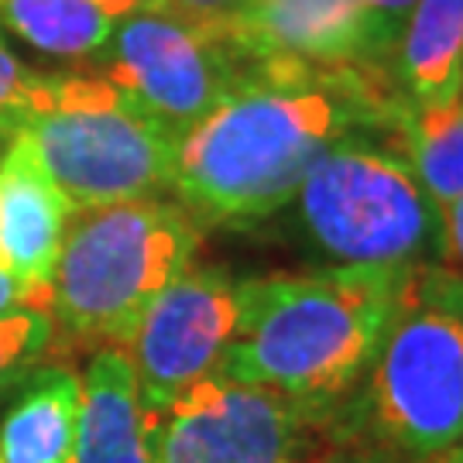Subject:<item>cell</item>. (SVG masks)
Masks as SVG:
<instances>
[{"instance_id": "obj_1", "label": "cell", "mask_w": 463, "mask_h": 463, "mask_svg": "<svg viewBox=\"0 0 463 463\" xmlns=\"http://www.w3.org/2000/svg\"><path fill=\"white\" fill-rule=\"evenodd\" d=\"M409 99L388 69L250 62L231 93L179 134L175 203L206 223H254L285 210L319 155L350 134L384 131Z\"/></svg>"}, {"instance_id": "obj_2", "label": "cell", "mask_w": 463, "mask_h": 463, "mask_svg": "<svg viewBox=\"0 0 463 463\" xmlns=\"http://www.w3.org/2000/svg\"><path fill=\"white\" fill-rule=\"evenodd\" d=\"M409 268L330 265L248 279L244 326L220 374L281 392L333 422L378 357Z\"/></svg>"}, {"instance_id": "obj_3", "label": "cell", "mask_w": 463, "mask_h": 463, "mask_svg": "<svg viewBox=\"0 0 463 463\" xmlns=\"http://www.w3.org/2000/svg\"><path fill=\"white\" fill-rule=\"evenodd\" d=\"M199 231L196 220L165 196L69 216L49 281L55 344L128 347L151 298L193 265Z\"/></svg>"}, {"instance_id": "obj_4", "label": "cell", "mask_w": 463, "mask_h": 463, "mask_svg": "<svg viewBox=\"0 0 463 463\" xmlns=\"http://www.w3.org/2000/svg\"><path fill=\"white\" fill-rule=\"evenodd\" d=\"M357 430L412 463L463 447V279L412 265L378 357L361 381Z\"/></svg>"}, {"instance_id": "obj_5", "label": "cell", "mask_w": 463, "mask_h": 463, "mask_svg": "<svg viewBox=\"0 0 463 463\" xmlns=\"http://www.w3.org/2000/svg\"><path fill=\"white\" fill-rule=\"evenodd\" d=\"M17 141L72 213L165 196L179 134L134 107L97 72L45 76Z\"/></svg>"}, {"instance_id": "obj_6", "label": "cell", "mask_w": 463, "mask_h": 463, "mask_svg": "<svg viewBox=\"0 0 463 463\" xmlns=\"http://www.w3.org/2000/svg\"><path fill=\"white\" fill-rule=\"evenodd\" d=\"M288 206L333 265H436L439 206L392 145L361 131L319 155Z\"/></svg>"}, {"instance_id": "obj_7", "label": "cell", "mask_w": 463, "mask_h": 463, "mask_svg": "<svg viewBox=\"0 0 463 463\" xmlns=\"http://www.w3.org/2000/svg\"><path fill=\"white\" fill-rule=\"evenodd\" d=\"M250 62L231 38L165 7H137L117 21L93 72L175 134L210 114Z\"/></svg>"}, {"instance_id": "obj_8", "label": "cell", "mask_w": 463, "mask_h": 463, "mask_svg": "<svg viewBox=\"0 0 463 463\" xmlns=\"http://www.w3.org/2000/svg\"><path fill=\"white\" fill-rule=\"evenodd\" d=\"M244 309L248 279L220 265H189L151 298L124 347L151 415L223 371Z\"/></svg>"}, {"instance_id": "obj_9", "label": "cell", "mask_w": 463, "mask_h": 463, "mask_svg": "<svg viewBox=\"0 0 463 463\" xmlns=\"http://www.w3.org/2000/svg\"><path fill=\"white\" fill-rule=\"evenodd\" d=\"M326 426L281 392L213 374L158 415L155 463H298Z\"/></svg>"}, {"instance_id": "obj_10", "label": "cell", "mask_w": 463, "mask_h": 463, "mask_svg": "<svg viewBox=\"0 0 463 463\" xmlns=\"http://www.w3.org/2000/svg\"><path fill=\"white\" fill-rule=\"evenodd\" d=\"M398 28L357 0H250L231 28L248 62L388 69Z\"/></svg>"}, {"instance_id": "obj_11", "label": "cell", "mask_w": 463, "mask_h": 463, "mask_svg": "<svg viewBox=\"0 0 463 463\" xmlns=\"http://www.w3.org/2000/svg\"><path fill=\"white\" fill-rule=\"evenodd\" d=\"M69 203L34 165L28 148L14 141L0 162V268L52 309V268L69 227Z\"/></svg>"}, {"instance_id": "obj_12", "label": "cell", "mask_w": 463, "mask_h": 463, "mask_svg": "<svg viewBox=\"0 0 463 463\" xmlns=\"http://www.w3.org/2000/svg\"><path fill=\"white\" fill-rule=\"evenodd\" d=\"M155 426L124 347L93 350L80 378L69 463H155Z\"/></svg>"}, {"instance_id": "obj_13", "label": "cell", "mask_w": 463, "mask_h": 463, "mask_svg": "<svg viewBox=\"0 0 463 463\" xmlns=\"http://www.w3.org/2000/svg\"><path fill=\"white\" fill-rule=\"evenodd\" d=\"M392 76L412 107L463 93V0H415L392 49Z\"/></svg>"}, {"instance_id": "obj_14", "label": "cell", "mask_w": 463, "mask_h": 463, "mask_svg": "<svg viewBox=\"0 0 463 463\" xmlns=\"http://www.w3.org/2000/svg\"><path fill=\"white\" fill-rule=\"evenodd\" d=\"M80 412V374L69 364L34 367L0 419L4 463H69Z\"/></svg>"}, {"instance_id": "obj_15", "label": "cell", "mask_w": 463, "mask_h": 463, "mask_svg": "<svg viewBox=\"0 0 463 463\" xmlns=\"http://www.w3.org/2000/svg\"><path fill=\"white\" fill-rule=\"evenodd\" d=\"M124 14L117 0H0V21L55 59H97Z\"/></svg>"}, {"instance_id": "obj_16", "label": "cell", "mask_w": 463, "mask_h": 463, "mask_svg": "<svg viewBox=\"0 0 463 463\" xmlns=\"http://www.w3.org/2000/svg\"><path fill=\"white\" fill-rule=\"evenodd\" d=\"M395 148L415 168L432 203L443 210L463 196V93L436 107H412L395 124Z\"/></svg>"}, {"instance_id": "obj_17", "label": "cell", "mask_w": 463, "mask_h": 463, "mask_svg": "<svg viewBox=\"0 0 463 463\" xmlns=\"http://www.w3.org/2000/svg\"><path fill=\"white\" fill-rule=\"evenodd\" d=\"M55 323L49 313L7 309L0 313V398H7L49 357Z\"/></svg>"}, {"instance_id": "obj_18", "label": "cell", "mask_w": 463, "mask_h": 463, "mask_svg": "<svg viewBox=\"0 0 463 463\" xmlns=\"http://www.w3.org/2000/svg\"><path fill=\"white\" fill-rule=\"evenodd\" d=\"M248 4L250 0H155V7H165L172 14L185 17L206 32L223 34V38H231V28L237 24V17L244 14Z\"/></svg>"}, {"instance_id": "obj_19", "label": "cell", "mask_w": 463, "mask_h": 463, "mask_svg": "<svg viewBox=\"0 0 463 463\" xmlns=\"http://www.w3.org/2000/svg\"><path fill=\"white\" fill-rule=\"evenodd\" d=\"M42 80H45V76L24 69L14 52H7L0 45V110H17V114H24L34 103V97H38Z\"/></svg>"}, {"instance_id": "obj_20", "label": "cell", "mask_w": 463, "mask_h": 463, "mask_svg": "<svg viewBox=\"0 0 463 463\" xmlns=\"http://www.w3.org/2000/svg\"><path fill=\"white\" fill-rule=\"evenodd\" d=\"M436 265L463 279V196L439 210V248Z\"/></svg>"}, {"instance_id": "obj_21", "label": "cell", "mask_w": 463, "mask_h": 463, "mask_svg": "<svg viewBox=\"0 0 463 463\" xmlns=\"http://www.w3.org/2000/svg\"><path fill=\"white\" fill-rule=\"evenodd\" d=\"M7 309H34V313H42L32 292L0 268V313H7Z\"/></svg>"}, {"instance_id": "obj_22", "label": "cell", "mask_w": 463, "mask_h": 463, "mask_svg": "<svg viewBox=\"0 0 463 463\" xmlns=\"http://www.w3.org/2000/svg\"><path fill=\"white\" fill-rule=\"evenodd\" d=\"M357 4H364L367 11H374L384 21H392L398 32H402V24H405V17H409L415 0H357Z\"/></svg>"}, {"instance_id": "obj_23", "label": "cell", "mask_w": 463, "mask_h": 463, "mask_svg": "<svg viewBox=\"0 0 463 463\" xmlns=\"http://www.w3.org/2000/svg\"><path fill=\"white\" fill-rule=\"evenodd\" d=\"M298 463H378L371 453H361V449L354 447H330V449H316V453H309L306 460Z\"/></svg>"}, {"instance_id": "obj_24", "label": "cell", "mask_w": 463, "mask_h": 463, "mask_svg": "<svg viewBox=\"0 0 463 463\" xmlns=\"http://www.w3.org/2000/svg\"><path fill=\"white\" fill-rule=\"evenodd\" d=\"M21 117L24 114H17V110H0V162H4V155L11 151V145L21 134Z\"/></svg>"}, {"instance_id": "obj_25", "label": "cell", "mask_w": 463, "mask_h": 463, "mask_svg": "<svg viewBox=\"0 0 463 463\" xmlns=\"http://www.w3.org/2000/svg\"><path fill=\"white\" fill-rule=\"evenodd\" d=\"M422 463H463V447L449 449V453H443V457H432V460H422Z\"/></svg>"}, {"instance_id": "obj_26", "label": "cell", "mask_w": 463, "mask_h": 463, "mask_svg": "<svg viewBox=\"0 0 463 463\" xmlns=\"http://www.w3.org/2000/svg\"><path fill=\"white\" fill-rule=\"evenodd\" d=\"M117 4H124V7L137 11V7H145V4H155V0H117Z\"/></svg>"}, {"instance_id": "obj_27", "label": "cell", "mask_w": 463, "mask_h": 463, "mask_svg": "<svg viewBox=\"0 0 463 463\" xmlns=\"http://www.w3.org/2000/svg\"><path fill=\"white\" fill-rule=\"evenodd\" d=\"M0 463H4V457H0Z\"/></svg>"}]
</instances>
